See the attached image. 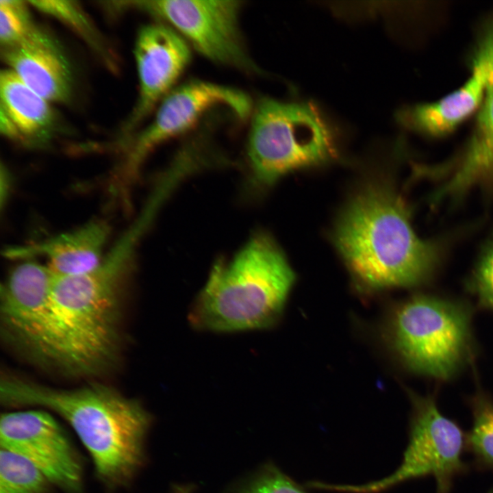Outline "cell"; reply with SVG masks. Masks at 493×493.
Here are the masks:
<instances>
[{"label": "cell", "mask_w": 493, "mask_h": 493, "mask_svg": "<svg viewBox=\"0 0 493 493\" xmlns=\"http://www.w3.org/2000/svg\"><path fill=\"white\" fill-rule=\"evenodd\" d=\"M220 106L240 120L247 118L253 108L242 90L214 82L192 79L172 90L160 102L153 120L131 143L121 170V181L130 183L155 147L192 129Z\"/></svg>", "instance_id": "30bf717a"}, {"label": "cell", "mask_w": 493, "mask_h": 493, "mask_svg": "<svg viewBox=\"0 0 493 493\" xmlns=\"http://www.w3.org/2000/svg\"><path fill=\"white\" fill-rule=\"evenodd\" d=\"M5 63L31 90L49 102L66 101L71 93L69 65L53 40L43 33L1 48Z\"/></svg>", "instance_id": "5bb4252c"}, {"label": "cell", "mask_w": 493, "mask_h": 493, "mask_svg": "<svg viewBox=\"0 0 493 493\" xmlns=\"http://www.w3.org/2000/svg\"><path fill=\"white\" fill-rule=\"evenodd\" d=\"M475 56L493 58V25L483 36Z\"/></svg>", "instance_id": "cb8c5ba5"}, {"label": "cell", "mask_w": 493, "mask_h": 493, "mask_svg": "<svg viewBox=\"0 0 493 493\" xmlns=\"http://www.w3.org/2000/svg\"><path fill=\"white\" fill-rule=\"evenodd\" d=\"M485 62L488 77L484 98L470 142L436 198L460 194L477 185L493 184V58Z\"/></svg>", "instance_id": "e0dca14e"}, {"label": "cell", "mask_w": 493, "mask_h": 493, "mask_svg": "<svg viewBox=\"0 0 493 493\" xmlns=\"http://www.w3.org/2000/svg\"><path fill=\"white\" fill-rule=\"evenodd\" d=\"M1 448L31 462L51 482L68 493H80L82 468L64 429L48 412L5 413L0 420Z\"/></svg>", "instance_id": "8fae6325"}, {"label": "cell", "mask_w": 493, "mask_h": 493, "mask_svg": "<svg viewBox=\"0 0 493 493\" xmlns=\"http://www.w3.org/2000/svg\"><path fill=\"white\" fill-rule=\"evenodd\" d=\"M488 77L484 61L474 59L472 73L458 90L431 103L418 104L399 112L405 127L431 136L452 131L482 103Z\"/></svg>", "instance_id": "9a60e30c"}, {"label": "cell", "mask_w": 493, "mask_h": 493, "mask_svg": "<svg viewBox=\"0 0 493 493\" xmlns=\"http://www.w3.org/2000/svg\"><path fill=\"white\" fill-rule=\"evenodd\" d=\"M471 405L472 425L466 445L479 466L493 471V401L478 393Z\"/></svg>", "instance_id": "d6986e66"}, {"label": "cell", "mask_w": 493, "mask_h": 493, "mask_svg": "<svg viewBox=\"0 0 493 493\" xmlns=\"http://www.w3.org/2000/svg\"><path fill=\"white\" fill-rule=\"evenodd\" d=\"M465 444L462 429L440 412L433 397H415L409 442L394 472L367 483L320 482L318 488L343 493H380L409 480L432 476L436 493H449L455 477L466 471L462 458Z\"/></svg>", "instance_id": "52a82bcc"}, {"label": "cell", "mask_w": 493, "mask_h": 493, "mask_svg": "<svg viewBox=\"0 0 493 493\" xmlns=\"http://www.w3.org/2000/svg\"><path fill=\"white\" fill-rule=\"evenodd\" d=\"M244 493H307L291 478L275 467H269Z\"/></svg>", "instance_id": "603a6c76"}, {"label": "cell", "mask_w": 493, "mask_h": 493, "mask_svg": "<svg viewBox=\"0 0 493 493\" xmlns=\"http://www.w3.org/2000/svg\"><path fill=\"white\" fill-rule=\"evenodd\" d=\"M134 54L139 94L125 131L134 129L172 90L191 59L190 45L164 23L143 27L138 34Z\"/></svg>", "instance_id": "7c38bea8"}, {"label": "cell", "mask_w": 493, "mask_h": 493, "mask_svg": "<svg viewBox=\"0 0 493 493\" xmlns=\"http://www.w3.org/2000/svg\"><path fill=\"white\" fill-rule=\"evenodd\" d=\"M470 312L463 303L420 295L394 313L391 344L410 370L433 378L451 377L470 355Z\"/></svg>", "instance_id": "8992f818"}, {"label": "cell", "mask_w": 493, "mask_h": 493, "mask_svg": "<svg viewBox=\"0 0 493 493\" xmlns=\"http://www.w3.org/2000/svg\"><path fill=\"white\" fill-rule=\"evenodd\" d=\"M29 16L26 2L0 1V42L1 48L14 46L39 34Z\"/></svg>", "instance_id": "ffe728a7"}, {"label": "cell", "mask_w": 493, "mask_h": 493, "mask_svg": "<svg viewBox=\"0 0 493 493\" xmlns=\"http://www.w3.org/2000/svg\"><path fill=\"white\" fill-rule=\"evenodd\" d=\"M294 275L268 236L251 238L229 262L218 261L189 314L198 329L230 332L264 329L278 319Z\"/></svg>", "instance_id": "3957f363"}, {"label": "cell", "mask_w": 493, "mask_h": 493, "mask_svg": "<svg viewBox=\"0 0 493 493\" xmlns=\"http://www.w3.org/2000/svg\"><path fill=\"white\" fill-rule=\"evenodd\" d=\"M110 231L105 221L94 220L41 242L8 247L4 254L8 258L16 260L43 256L55 277L80 275L93 270L101 264Z\"/></svg>", "instance_id": "4fadbf2b"}, {"label": "cell", "mask_w": 493, "mask_h": 493, "mask_svg": "<svg viewBox=\"0 0 493 493\" xmlns=\"http://www.w3.org/2000/svg\"><path fill=\"white\" fill-rule=\"evenodd\" d=\"M1 131L27 144L49 138L55 115L49 101L27 86L10 69L1 72Z\"/></svg>", "instance_id": "2e32d148"}, {"label": "cell", "mask_w": 493, "mask_h": 493, "mask_svg": "<svg viewBox=\"0 0 493 493\" xmlns=\"http://www.w3.org/2000/svg\"><path fill=\"white\" fill-rule=\"evenodd\" d=\"M55 275L27 260L16 266L1 288V321L6 339L42 364L62 367L51 300Z\"/></svg>", "instance_id": "ba28073f"}, {"label": "cell", "mask_w": 493, "mask_h": 493, "mask_svg": "<svg viewBox=\"0 0 493 493\" xmlns=\"http://www.w3.org/2000/svg\"><path fill=\"white\" fill-rule=\"evenodd\" d=\"M1 401L53 411L73 428L88 451L98 476L111 485L126 484L141 466L151 417L136 400L93 383L64 390L5 378Z\"/></svg>", "instance_id": "6da1fadb"}, {"label": "cell", "mask_w": 493, "mask_h": 493, "mask_svg": "<svg viewBox=\"0 0 493 493\" xmlns=\"http://www.w3.org/2000/svg\"><path fill=\"white\" fill-rule=\"evenodd\" d=\"M488 493H493V490H490V491L488 492Z\"/></svg>", "instance_id": "d4e9b609"}, {"label": "cell", "mask_w": 493, "mask_h": 493, "mask_svg": "<svg viewBox=\"0 0 493 493\" xmlns=\"http://www.w3.org/2000/svg\"><path fill=\"white\" fill-rule=\"evenodd\" d=\"M38 10L51 15L64 22L88 42L98 45L96 32L88 16L74 1H28Z\"/></svg>", "instance_id": "44dd1931"}, {"label": "cell", "mask_w": 493, "mask_h": 493, "mask_svg": "<svg viewBox=\"0 0 493 493\" xmlns=\"http://www.w3.org/2000/svg\"><path fill=\"white\" fill-rule=\"evenodd\" d=\"M131 263L127 254L112 249L89 273L55 277L51 300L62 369L93 373L115 355L121 292Z\"/></svg>", "instance_id": "277c9868"}, {"label": "cell", "mask_w": 493, "mask_h": 493, "mask_svg": "<svg viewBox=\"0 0 493 493\" xmlns=\"http://www.w3.org/2000/svg\"><path fill=\"white\" fill-rule=\"evenodd\" d=\"M247 155L255 179L273 183L294 170L320 164L337 155L336 134L311 102L262 97L253 108Z\"/></svg>", "instance_id": "5b68a950"}, {"label": "cell", "mask_w": 493, "mask_h": 493, "mask_svg": "<svg viewBox=\"0 0 493 493\" xmlns=\"http://www.w3.org/2000/svg\"><path fill=\"white\" fill-rule=\"evenodd\" d=\"M136 3L173 28L209 60L246 73H259L242 36L240 1L153 0Z\"/></svg>", "instance_id": "9c48e42d"}, {"label": "cell", "mask_w": 493, "mask_h": 493, "mask_svg": "<svg viewBox=\"0 0 493 493\" xmlns=\"http://www.w3.org/2000/svg\"><path fill=\"white\" fill-rule=\"evenodd\" d=\"M471 288L479 303L493 310V236L479 257L471 278Z\"/></svg>", "instance_id": "7402d4cb"}, {"label": "cell", "mask_w": 493, "mask_h": 493, "mask_svg": "<svg viewBox=\"0 0 493 493\" xmlns=\"http://www.w3.org/2000/svg\"><path fill=\"white\" fill-rule=\"evenodd\" d=\"M336 242L351 271L372 288L408 287L433 273L438 242L419 238L401 197L377 184L362 190L340 220Z\"/></svg>", "instance_id": "7a4b0ae2"}, {"label": "cell", "mask_w": 493, "mask_h": 493, "mask_svg": "<svg viewBox=\"0 0 493 493\" xmlns=\"http://www.w3.org/2000/svg\"><path fill=\"white\" fill-rule=\"evenodd\" d=\"M47 481L29 460L1 448L0 493H46Z\"/></svg>", "instance_id": "ac0fdd59"}]
</instances>
